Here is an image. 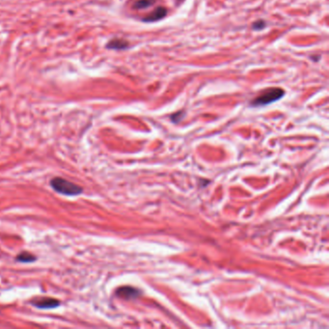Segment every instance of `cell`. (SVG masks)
<instances>
[{
    "label": "cell",
    "mask_w": 329,
    "mask_h": 329,
    "mask_svg": "<svg viewBox=\"0 0 329 329\" xmlns=\"http://www.w3.org/2000/svg\"><path fill=\"white\" fill-rule=\"evenodd\" d=\"M155 4V0H138L133 4V8L141 10V9H146L149 8L150 6Z\"/></svg>",
    "instance_id": "8"
},
{
    "label": "cell",
    "mask_w": 329,
    "mask_h": 329,
    "mask_svg": "<svg viewBox=\"0 0 329 329\" xmlns=\"http://www.w3.org/2000/svg\"><path fill=\"white\" fill-rule=\"evenodd\" d=\"M167 14V10L163 7H159L156 10L154 11L152 14H150L148 17H146L145 19H143L144 22H154V21H158V20L163 19Z\"/></svg>",
    "instance_id": "5"
},
{
    "label": "cell",
    "mask_w": 329,
    "mask_h": 329,
    "mask_svg": "<svg viewBox=\"0 0 329 329\" xmlns=\"http://www.w3.org/2000/svg\"><path fill=\"white\" fill-rule=\"evenodd\" d=\"M182 116H184V112H182V111H179V112H178V113H176V114L172 115V116H171V119H172V121H173V122H175V123H178L179 120L182 118Z\"/></svg>",
    "instance_id": "10"
},
{
    "label": "cell",
    "mask_w": 329,
    "mask_h": 329,
    "mask_svg": "<svg viewBox=\"0 0 329 329\" xmlns=\"http://www.w3.org/2000/svg\"><path fill=\"white\" fill-rule=\"evenodd\" d=\"M285 92L280 88H270L252 101L253 106H264L280 100Z\"/></svg>",
    "instance_id": "2"
},
{
    "label": "cell",
    "mask_w": 329,
    "mask_h": 329,
    "mask_svg": "<svg viewBox=\"0 0 329 329\" xmlns=\"http://www.w3.org/2000/svg\"><path fill=\"white\" fill-rule=\"evenodd\" d=\"M31 303L33 306L40 308V309H53V308L58 307L60 305L59 300L50 299V298L49 299L42 298L40 299H36V300H33Z\"/></svg>",
    "instance_id": "3"
},
{
    "label": "cell",
    "mask_w": 329,
    "mask_h": 329,
    "mask_svg": "<svg viewBox=\"0 0 329 329\" xmlns=\"http://www.w3.org/2000/svg\"><path fill=\"white\" fill-rule=\"evenodd\" d=\"M267 26L266 21L263 20H257L252 24V28L253 30H262L264 29Z\"/></svg>",
    "instance_id": "9"
},
{
    "label": "cell",
    "mask_w": 329,
    "mask_h": 329,
    "mask_svg": "<svg viewBox=\"0 0 329 329\" xmlns=\"http://www.w3.org/2000/svg\"><path fill=\"white\" fill-rule=\"evenodd\" d=\"M106 48L109 50H126L129 48V43L127 41L122 40V39H114L110 41L109 43L106 45Z\"/></svg>",
    "instance_id": "6"
},
{
    "label": "cell",
    "mask_w": 329,
    "mask_h": 329,
    "mask_svg": "<svg viewBox=\"0 0 329 329\" xmlns=\"http://www.w3.org/2000/svg\"><path fill=\"white\" fill-rule=\"evenodd\" d=\"M36 259H37L36 256H34L33 254L28 253V252H22L16 258V260L20 263H32V262H35Z\"/></svg>",
    "instance_id": "7"
},
{
    "label": "cell",
    "mask_w": 329,
    "mask_h": 329,
    "mask_svg": "<svg viewBox=\"0 0 329 329\" xmlns=\"http://www.w3.org/2000/svg\"><path fill=\"white\" fill-rule=\"evenodd\" d=\"M116 294L121 299H136L140 296L139 290L132 287H122L117 289Z\"/></svg>",
    "instance_id": "4"
},
{
    "label": "cell",
    "mask_w": 329,
    "mask_h": 329,
    "mask_svg": "<svg viewBox=\"0 0 329 329\" xmlns=\"http://www.w3.org/2000/svg\"><path fill=\"white\" fill-rule=\"evenodd\" d=\"M50 186L60 194L66 196H77L82 193V188L63 178H54L50 180Z\"/></svg>",
    "instance_id": "1"
}]
</instances>
